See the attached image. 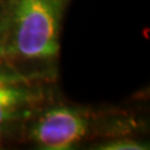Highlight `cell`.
I'll list each match as a JSON object with an SVG mask.
<instances>
[{"instance_id":"6da1fadb","label":"cell","mask_w":150,"mask_h":150,"mask_svg":"<svg viewBox=\"0 0 150 150\" xmlns=\"http://www.w3.org/2000/svg\"><path fill=\"white\" fill-rule=\"evenodd\" d=\"M69 0H6L7 61L50 64L58 59Z\"/></svg>"},{"instance_id":"7a4b0ae2","label":"cell","mask_w":150,"mask_h":150,"mask_svg":"<svg viewBox=\"0 0 150 150\" xmlns=\"http://www.w3.org/2000/svg\"><path fill=\"white\" fill-rule=\"evenodd\" d=\"M90 116L69 105L41 107L27 121V138L43 150L75 149L89 136Z\"/></svg>"},{"instance_id":"3957f363","label":"cell","mask_w":150,"mask_h":150,"mask_svg":"<svg viewBox=\"0 0 150 150\" xmlns=\"http://www.w3.org/2000/svg\"><path fill=\"white\" fill-rule=\"evenodd\" d=\"M45 103L43 90L25 75L0 71V134L27 123Z\"/></svg>"},{"instance_id":"277c9868","label":"cell","mask_w":150,"mask_h":150,"mask_svg":"<svg viewBox=\"0 0 150 150\" xmlns=\"http://www.w3.org/2000/svg\"><path fill=\"white\" fill-rule=\"evenodd\" d=\"M93 149L98 150H146L149 149L148 144L142 142L140 140H136L128 137H122L118 139L108 140L100 142L93 147Z\"/></svg>"},{"instance_id":"5b68a950","label":"cell","mask_w":150,"mask_h":150,"mask_svg":"<svg viewBox=\"0 0 150 150\" xmlns=\"http://www.w3.org/2000/svg\"><path fill=\"white\" fill-rule=\"evenodd\" d=\"M7 61V26L4 10L0 9V64Z\"/></svg>"},{"instance_id":"8992f818","label":"cell","mask_w":150,"mask_h":150,"mask_svg":"<svg viewBox=\"0 0 150 150\" xmlns=\"http://www.w3.org/2000/svg\"><path fill=\"white\" fill-rule=\"evenodd\" d=\"M4 148V141H2V136L0 134V149Z\"/></svg>"}]
</instances>
